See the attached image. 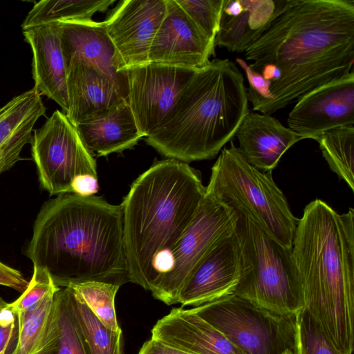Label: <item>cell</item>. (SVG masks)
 <instances>
[{"instance_id": "1", "label": "cell", "mask_w": 354, "mask_h": 354, "mask_svg": "<svg viewBox=\"0 0 354 354\" xmlns=\"http://www.w3.org/2000/svg\"><path fill=\"white\" fill-rule=\"evenodd\" d=\"M245 56L262 77L252 111L271 115L353 71L354 1L283 0Z\"/></svg>"}, {"instance_id": "2", "label": "cell", "mask_w": 354, "mask_h": 354, "mask_svg": "<svg viewBox=\"0 0 354 354\" xmlns=\"http://www.w3.org/2000/svg\"><path fill=\"white\" fill-rule=\"evenodd\" d=\"M58 287L130 282L120 205L101 196L62 194L41 207L26 250Z\"/></svg>"}, {"instance_id": "3", "label": "cell", "mask_w": 354, "mask_h": 354, "mask_svg": "<svg viewBox=\"0 0 354 354\" xmlns=\"http://www.w3.org/2000/svg\"><path fill=\"white\" fill-rule=\"evenodd\" d=\"M304 308L342 354L354 344V209L337 212L321 199L298 219L292 245Z\"/></svg>"}, {"instance_id": "4", "label": "cell", "mask_w": 354, "mask_h": 354, "mask_svg": "<svg viewBox=\"0 0 354 354\" xmlns=\"http://www.w3.org/2000/svg\"><path fill=\"white\" fill-rule=\"evenodd\" d=\"M205 196L198 171L167 158L131 184L120 206L130 282L151 290Z\"/></svg>"}, {"instance_id": "5", "label": "cell", "mask_w": 354, "mask_h": 354, "mask_svg": "<svg viewBox=\"0 0 354 354\" xmlns=\"http://www.w3.org/2000/svg\"><path fill=\"white\" fill-rule=\"evenodd\" d=\"M249 112L243 74L229 59L216 58L196 69L145 141L162 156L187 164L212 159Z\"/></svg>"}, {"instance_id": "6", "label": "cell", "mask_w": 354, "mask_h": 354, "mask_svg": "<svg viewBox=\"0 0 354 354\" xmlns=\"http://www.w3.org/2000/svg\"><path fill=\"white\" fill-rule=\"evenodd\" d=\"M205 194L243 214L266 234L292 248L298 219L271 172L250 165L230 142L213 165Z\"/></svg>"}, {"instance_id": "7", "label": "cell", "mask_w": 354, "mask_h": 354, "mask_svg": "<svg viewBox=\"0 0 354 354\" xmlns=\"http://www.w3.org/2000/svg\"><path fill=\"white\" fill-rule=\"evenodd\" d=\"M237 214L234 233L241 275L234 294L271 312L297 316L304 301L292 248L279 243L243 214Z\"/></svg>"}, {"instance_id": "8", "label": "cell", "mask_w": 354, "mask_h": 354, "mask_svg": "<svg viewBox=\"0 0 354 354\" xmlns=\"http://www.w3.org/2000/svg\"><path fill=\"white\" fill-rule=\"evenodd\" d=\"M190 310L210 324L242 354L295 353L297 316L258 307L234 294Z\"/></svg>"}, {"instance_id": "9", "label": "cell", "mask_w": 354, "mask_h": 354, "mask_svg": "<svg viewBox=\"0 0 354 354\" xmlns=\"http://www.w3.org/2000/svg\"><path fill=\"white\" fill-rule=\"evenodd\" d=\"M32 133V156L40 185L50 195L72 193L79 176L97 178L95 159L64 112L56 110Z\"/></svg>"}, {"instance_id": "10", "label": "cell", "mask_w": 354, "mask_h": 354, "mask_svg": "<svg viewBox=\"0 0 354 354\" xmlns=\"http://www.w3.org/2000/svg\"><path fill=\"white\" fill-rule=\"evenodd\" d=\"M237 212L205 194L193 221L169 254L168 268L150 292L167 305L178 303L189 274L207 252L235 230Z\"/></svg>"}, {"instance_id": "11", "label": "cell", "mask_w": 354, "mask_h": 354, "mask_svg": "<svg viewBox=\"0 0 354 354\" xmlns=\"http://www.w3.org/2000/svg\"><path fill=\"white\" fill-rule=\"evenodd\" d=\"M196 69L148 62L125 70L126 101L145 137L169 113Z\"/></svg>"}, {"instance_id": "12", "label": "cell", "mask_w": 354, "mask_h": 354, "mask_svg": "<svg viewBox=\"0 0 354 354\" xmlns=\"http://www.w3.org/2000/svg\"><path fill=\"white\" fill-rule=\"evenodd\" d=\"M288 125L305 139L354 126V72L305 93L288 113Z\"/></svg>"}, {"instance_id": "13", "label": "cell", "mask_w": 354, "mask_h": 354, "mask_svg": "<svg viewBox=\"0 0 354 354\" xmlns=\"http://www.w3.org/2000/svg\"><path fill=\"white\" fill-rule=\"evenodd\" d=\"M166 10L167 0H123L103 21L125 70L149 62Z\"/></svg>"}, {"instance_id": "14", "label": "cell", "mask_w": 354, "mask_h": 354, "mask_svg": "<svg viewBox=\"0 0 354 354\" xmlns=\"http://www.w3.org/2000/svg\"><path fill=\"white\" fill-rule=\"evenodd\" d=\"M241 275L239 243L234 233L216 243L192 270L179 295L182 307H194L233 295Z\"/></svg>"}, {"instance_id": "15", "label": "cell", "mask_w": 354, "mask_h": 354, "mask_svg": "<svg viewBox=\"0 0 354 354\" xmlns=\"http://www.w3.org/2000/svg\"><path fill=\"white\" fill-rule=\"evenodd\" d=\"M214 49V42L176 0H167L166 13L152 41L149 62L199 68L210 62Z\"/></svg>"}, {"instance_id": "16", "label": "cell", "mask_w": 354, "mask_h": 354, "mask_svg": "<svg viewBox=\"0 0 354 354\" xmlns=\"http://www.w3.org/2000/svg\"><path fill=\"white\" fill-rule=\"evenodd\" d=\"M59 24L61 47L66 69L78 62L96 68L115 82L126 100L127 79L125 68L103 21L86 19Z\"/></svg>"}, {"instance_id": "17", "label": "cell", "mask_w": 354, "mask_h": 354, "mask_svg": "<svg viewBox=\"0 0 354 354\" xmlns=\"http://www.w3.org/2000/svg\"><path fill=\"white\" fill-rule=\"evenodd\" d=\"M32 52L34 88L55 101L66 113L68 109L67 69L63 55L59 24L39 25L23 30Z\"/></svg>"}, {"instance_id": "18", "label": "cell", "mask_w": 354, "mask_h": 354, "mask_svg": "<svg viewBox=\"0 0 354 354\" xmlns=\"http://www.w3.org/2000/svg\"><path fill=\"white\" fill-rule=\"evenodd\" d=\"M151 339L191 354H242L218 330L183 307L159 319Z\"/></svg>"}, {"instance_id": "19", "label": "cell", "mask_w": 354, "mask_h": 354, "mask_svg": "<svg viewBox=\"0 0 354 354\" xmlns=\"http://www.w3.org/2000/svg\"><path fill=\"white\" fill-rule=\"evenodd\" d=\"M235 137L237 149L252 166L272 172L284 153L305 139L283 125L271 115L250 111L239 126Z\"/></svg>"}, {"instance_id": "20", "label": "cell", "mask_w": 354, "mask_h": 354, "mask_svg": "<svg viewBox=\"0 0 354 354\" xmlns=\"http://www.w3.org/2000/svg\"><path fill=\"white\" fill-rule=\"evenodd\" d=\"M66 83L68 109L65 114L75 127L127 102L115 82L89 64L78 62L68 67Z\"/></svg>"}, {"instance_id": "21", "label": "cell", "mask_w": 354, "mask_h": 354, "mask_svg": "<svg viewBox=\"0 0 354 354\" xmlns=\"http://www.w3.org/2000/svg\"><path fill=\"white\" fill-rule=\"evenodd\" d=\"M283 0H225L215 46L245 53L277 15Z\"/></svg>"}, {"instance_id": "22", "label": "cell", "mask_w": 354, "mask_h": 354, "mask_svg": "<svg viewBox=\"0 0 354 354\" xmlns=\"http://www.w3.org/2000/svg\"><path fill=\"white\" fill-rule=\"evenodd\" d=\"M45 112L41 95L34 88L0 108V175L22 160V149L30 142L33 127Z\"/></svg>"}, {"instance_id": "23", "label": "cell", "mask_w": 354, "mask_h": 354, "mask_svg": "<svg viewBox=\"0 0 354 354\" xmlns=\"http://www.w3.org/2000/svg\"><path fill=\"white\" fill-rule=\"evenodd\" d=\"M75 127L87 149L99 156L131 149L145 137L138 129L127 102L109 113L85 120Z\"/></svg>"}, {"instance_id": "24", "label": "cell", "mask_w": 354, "mask_h": 354, "mask_svg": "<svg viewBox=\"0 0 354 354\" xmlns=\"http://www.w3.org/2000/svg\"><path fill=\"white\" fill-rule=\"evenodd\" d=\"M36 354H89L73 310L68 287L59 288L50 327L41 349Z\"/></svg>"}, {"instance_id": "25", "label": "cell", "mask_w": 354, "mask_h": 354, "mask_svg": "<svg viewBox=\"0 0 354 354\" xmlns=\"http://www.w3.org/2000/svg\"><path fill=\"white\" fill-rule=\"evenodd\" d=\"M115 0H42L36 3L26 17L22 30L51 23L91 19L104 12Z\"/></svg>"}, {"instance_id": "26", "label": "cell", "mask_w": 354, "mask_h": 354, "mask_svg": "<svg viewBox=\"0 0 354 354\" xmlns=\"http://www.w3.org/2000/svg\"><path fill=\"white\" fill-rule=\"evenodd\" d=\"M330 169L354 190V126L343 127L315 138Z\"/></svg>"}, {"instance_id": "27", "label": "cell", "mask_w": 354, "mask_h": 354, "mask_svg": "<svg viewBox=\"0 0 354 354\" xmlns=\"http://www.w3.org/2000/svg\"><path fill=\"white\" fill-rule=\"evenodd\" d=\"M55 294L46 297L32 310L15 315L17 338L9 354H36L41 349L51 322Z\"/></svg>"}, {"instance_id": "28", "label": "cell", "mask_w": 354, "mask_h": 354, "mask_svg": "<svg viewBox=\"0 0 354 354\" xmlns=\"http://www.w3.org/2000/svg\"><path fill=\"white\" fill-rule=\"evenodd\" d=\"M71 301L89 354H123L122 330L106 328L70 287Z\"/></svg>"}, {"instance_id": "29", "label": "cell", "mask_w": 354, "mask_h": 354, "mask_svg": "<svg viewBox=\"0 0 354 354\" xmlns=\"http://www.w3.org/2000/svg\"><path fill=\"white\" fill-rule=\"evenodd\" d=\"M71 288L93 315L108 328L122 330L116 317L115 297L120 286L100 281L72 284Z\"/></svg>"}, {"instance_id": "30", "label": "cell", "mask_w": 354, "mask_h": 354, "mask_svg": "<svg viewBox=\"0 0 354 354\" xmlns=\"http://www.w3.org/2000/svg\"><path fill=\"white\" fill-rule=\"evenodd\" d=\"M295 354H342L304 308L297 316Z\"/></svg>"}, {"instance_id": "31", "label": "cell", "mask_w": 354, "mask_h": 354, "mask_svg": "<svg viewBox=\"0 0 354 354\" xmlns=\"http://www.w3.org/2000/svg\"><path fill=\"white\" fill-rule=\"evenodd\" d=\"M33 267L32 276L25 290L17 300L6 306L15 315L32 310L46 297L55 294L60 288L45 269Z\"/></svg>"}, {"instance_id": "32", "label": "cell", "mask_w": 354, "mask_h": 354, "mask_svg": "<svg viewBox=\"0 0 354 354\" xmlns=\"http://www.w3.org/2000/svg\"><path fill=\"white\" fill-rule=\"evenodd\" d=\"M176 1L205 36L214 42L225 0H176Z\"/></svg>"}, {"instance_id": "33", "label": "cell", "mask_w": 354, "mask_h": 354, "mask_svg": "<svg viewBox=\"0 0 354 354\" xmlns=\"http://www.w3.org/2000/svg\"><path fill=\"white\" fill-rule=\"evenodd\" d=\"M16 316L7 308L0 314V354H9V348L16 341Z\"/></svg>"}, {"instance_id": "34", "label": "cell", "mask_w": 354, "mask_h": 354, "mask_svg": "<svg viewBox=\"0 0 354 354\" xmlns=\"http://www.w3.org/2000/svg\"><path fill=\"white\" fill-rule=\"evenodd\" d=\"M28 284V281L21 272L0 261V285L13 288L22 293Z\"/></svg>"}, {"instance_id": "35", "label": "cell", "mask_w": 354, "mask_h": 354, "mask_svg": "<svg viewBox=\"0 0 354 354\" xmlns=\"http://www.w3.org/2000/svg\"><path fill=\"white\" fill-rule=\"evenodd\" d=\"M97 178L85 175L77 178L72 186V193L82 196H90L98 190Z\"/></svg>"}, {"instance_id": "36", "label": "cell", "mask_w": 354, "mask_h": 354, "mask_svg": "<svg viewBox=\"0 0 354 354\" xmlns=\"http://www.w3.org/2000/svg\"><path fill=\"white\" fill-rule=\"evenodd\" d=\"M138 354H191L150 339L145 342Z\"/></svg>"}, {"instance_id": "37", "label": "cell", "mask_w": 354, "mask_h": 354, "mask_svg": "<svg viewBox=\"0 0 354 354\" xmlns=\"http://www.w3.org/2000/svg\"><path fill=\"white\" fill-rule=\"evenodd\" d=\"M8 303L6 302L3 299L0 298V314L3 311V310L6 308Z\"/></svg>"}, {"instance_id": "38", "label": "cell", "mask_w": 354, "mask_h": 354, "mask_svg": "<svg viewBox=\"0 0 354 354\" xmlns=\"http://www.w3.org/2000/svg\"><path fill=\"white\" fill-rule=\"evenodd\" d=\"M282 354H295V353L290 350H287L285 352H283Z\"/></svg>"}]
</instances>
